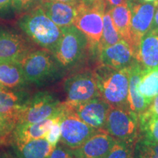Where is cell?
<instances>
[{
  "label": "cell",
  "mask_w": 158,
  "mask_h": 158,
  "mask_svg": "<svg viewBox=\"0 0 158 158\" xmlns=\"http://www.w3.org/2000/svg\"><path fill=\"white\" fill-rule=\"evenodd\" d=\"M15 125L16 122L0 114V144H7L13 141Z\"/></svg>",
  "instance_id": "cell-27"
},
{
  "label": "cell",
  "mask_w": 158,
  "mask_h": 158,
  "mask_svg": "<svg viewBox=\"0 0 158 158\" xmlns=\"http://www.w3.org/2000/svg\"><path fill=\"white\" fill-rule=\"evenodd\" d=\"M109 10L114 24L118 34L120 35L122 40L127 42L133 48V40H132L131 30H130L131 11L128 1L127 2L116 6Z\"/></svg>",
  "instance_id": "cell-22"
},
{
  "label": "cell",
  "mask_w": 158,
  "mask_h": 158,
  "mask_svg": "<svg viewBox=\"0 0 158 158\" xmlns=\"http://www.w3.org/2000/svg\"><path fill=\"white\" fill-rule=\"evenodd\" d=\"M20 63L27 82L38 86L54 82L60 75L61 65L54 54L45 49L30 51Z\"/></svg>",
  "instance_id": "cell-3"
},
{
  "label": "cell",
  "mask_w": 158,
  "mask_h": 158,
  "mask_svg": "<svg viewBox=\"0 0 158 158\" xmlns=\"http://www.w3.org/2000/svg\"><path fill=\"white\" fill-rule=\"evenodd\" d=\"M139 138L158 143V116L153 115L148 110L138 114Z\"/></svg>",
  "instance_id": "cell-24"
},
{
  "label": "cell",
  "mask_w": 158,
  "mask_h": 158,
  "mask_svg": "<svg viewBox=\"0 0 158 158\" xmlns=\"http://www.w3.org/2000/svg\"><path fill=\"white\" fill-rule=\"evenodd\" d=\"M134 155L143 158H158V143L139 138L135 143Z\"/></svg>",
  "instance_id": "cell-26"
},
{
  "label": "cell",
  "mask_w": 158,
  "mask_h": 158,
  "mask_svg": "<svg viewBox=\"0 0 158 158\" xmlns=\"http://www.w3.org/2000/svg\"><path fill=\"white\" fill-rule=\"evenodd\" d=\"M122 40V38L114 24L110 10L106 9L103 15V29H102L101 40L99 45L98 51L106 47L116 44Z\"/></svg>",
  "instance_id": "cell-25"
},
{
  "label": "cell",
  "mask_w": 158,
  "mask_h": 158,
  "mask_svg": "<svg viewBox=\"0 0 158 158\" xmlns=\"http://www.w3.org/2000/svg\"><path fill=\"white\" fill-rule=\"evenodd\" d=\"M147 110H149L150 113L152 114L153 115L158 116V95L153 99L152 101L149 104V107L147 108Z\"/></svg>",
  "instance_id": "cell-32"
},
{
  "label": "cell",
  "mask_w": 158,
  "mask_h": 158,
  "mask_svg": "<svg viewBox=\"0 0 158 158\" xmlns=\"http://www.w3.org/2000/svg\"><path fill=\"white\" fill-rule=\"evenodd\" d=\"M64 87L67 94L64 103L70 108L100 97L95 74L89 70L69 77L65 81Z\"/></svg>",
  "instance_id": "cell-8"
},
{
  "label": "cell",
  "mask_w": 158,
  "mask_h": 158,
  "mask_svg": "<svg viewBox=\"0 0 158 158\" xmlns=\"http://www.w3.org/2000/svg\"><path fill=\"white\" fill-rule=\"evenodd\" d=\"M37 0H13V8L18 12H23L30 8Z\"/></svg>",
  "instance_id": "cell-31"
},
{
  "label": "cell",
  "mask_w": 158,
  "mask_h": 158,
  "mask_svg": "<svg viewBox=\"0 0 158 158\" xmlns=\"http://www.w3.org/2000/svg\"><path fill=\"white\" fill-rule=\"evenodd\" d=\"M104 130L116 141L135 146L139 138L138 114L131 109L111 107Z\"/></svg>",
  "instance_id": "cell-7"
},
{
  "label": "cell",
  "mask_w": 158,
  "mask_h": 158,
  "mask_svg": "<svg viewBox=\"0 0 158 158\" xmlns=\"http://www.w3.org/2000/svg\"><path fill=\"white\" fill-rule=\"evenodd\" d=\"M99 54L100 62L102 65L115 70L129 68L137 61L133 48L124 40L101 49Z\"/></svg>",
  "instance_id": "cell-12"
},
{
  "label": "cell",
  "mask_w": 158,
  "mask_h": 158,
  "mask_svg": "<svg viewBox=\"0 0 158 158\" xmlns=\"http://www.w3.org/2000/svg\"><path fill=\"white\" fill-rule=\"evenodd\" d=\"M135 59L145 69L158 66V34L148 31L142 37Z\"/></svg>",
  "instance_id": "cell-19"
},
{
  "label": "cell",
  "mask_w": 158,
  "mask_h": 158,
  "mask_svg": "<svg viewBox=\"0 0 158 158\" xmlns=\"http://www.w3.org/2000/svg\"><path fill=\"white\" fill-rule=\"evenodd\" d=\"M138 88L149 106L153 99L158 95V66L151 69L143 68Z\"/></svg>",
  "instance_id": "cell-23"
},
{
  "label": "cell",
  "mask_w": 158,
  "mask_h": 158,
  "mask_svg": "<svg viewBox=\"0 0 158 158\" xmlns=\"http://www.w3.org/2000/svg\"><path fill=\"white\" fill-rule=\"evenodd\" d=\"M116 140L105 130H100L80 147L72 150L75 158H106Z\"/></svg>",
  "instance_id": "cell-14"
},
{
  "label": "cell",
  "mask_w": 158,
  "mask_h": 158,
  "mask_svg": "<svg viewBox=\"0 0 158 158\" xmlns=\"http://www.w3.org/2000/svg\"><path fill=\"white\" fill-rule=\"evenodd\" d=\"M19 28L34 42L53 53L58 44L62 31L38 5L25 13L18 21Z\"/></svg>",
  "instance_id": "cell-1"
},
{
  "label": "cell",
  "mask_w": 158,
  "mask_h": 158,
  "mask_svg": "<svg viewBox=\"0 0 158 158\" xmlns=\"http://www.w3.org/2000/svg\"><path fill=\"white\" fill-rule=\"evenodd\" d=\"M62 35L54 56L63 68H70L78 63L86 52L88 40L74 25L61 28Z\"/></svg>",
  "instance_id": "cell-6"
},
{
  "label": "cell",
  "mask_w": 158,
  "mask_h": 158,
  "mask_svg": "<svg viewBox=\"0 0 158 158\" xmlns=\"http://www.w3.org/2000/svg\"><path fill=\"white\" fill-rule=\"evenodd\" d=\"M45 13L60 28L73 25L76 17V6L71 4L48 2L41 3Z\"/></svg>",
  "instance_id": "cell-18"
},
{
  "label": "cell",
  "mask_w": 158,
  "mask_h": 158,
  "mask_svg": "<svg viewBox=\"0 0 158 158\" xmlns=\"http://www.w3.org/2000/svg\"><path fill=\"white\" fill-rule=\"evenodd\" d=\"M131 11V30L133 49L136 56L141 40L151 28L158 0L145 2L141 0H128Z\"/></svg>",
  "instance_id": "cell-10"
},
{
  "label": "cell",
  "mask_w": 158,
  "mask_h": 158,
  "mask_svg": "<svg viewBox=\"0 0 158 158\" xmlns=\"http://www.w3.org/2000/svg\"><path fill=\"white\" fill-rule=\"evenodd\" d=\"M48 158H75L72 149L62 145L56 146Z\"/></svg>",
  "instance_id": "cell-30"
},
{
  "label": "cell",
  "mask_w": 158,
  "mask_h": 158,
  "mask_svg": "<svg viewBox=\"0 0 158 158\" xmlns=\"http://www.w3.org/2000/svg\"><path fill=\"white\" fill-rule=\"evenodd\" d=\"M76 17L73 25L88 40L89 48L98 50L103 29V15L106 10L105 0L85 2L82 0L76 6Z\"/></svg>",
  "instance_id": "cell-4"
},
{
  "label": "cell",
  "mask_w": 158,
  "mask_h": 158,
  "mask_svg": "<svg viewBox=\"0 0 158 158\" xmlns=\"http://www.w3.org/2000/svg\"><path fill=\"white\" fill-rule=\"evenodd\" d=\"M68 106L61 102L56 96L48 91H43L31 96L20 114L17 124H30L49 118L62 115Z\"/></svg>",
  "instance_id": "cell-5"
},
{
  "label": "cell",
  "mask_w": 158,
  "mask_h": 158,
  "mask_svg": "<svg viewBox=\"0 0 158 158\" xmlns=\"http://www.w3.org/2000/svg\"><path fill=\"white\" fill-rule=\"evenodd\" d=\"M1 87H2V86H1V85H0V88H1Z\"/></svg>",
  "instance_id": "cell-41"
},
{
  "label": "cell",
  "mask_w": 158,
  "mask_h": 158,
  "mask_svg": "<svg viewBox=\"0 0 158 158\" xmlns=\"http://www.w3.org/2000/svg\"><path fill=\"white\" fill-rule=\"evenodd\" d=\"M54 148L45 138L13 146L18 158H48Z\"/></svg>",
  "instance_id": "cell-21"
},
{
  "label": "cell",
  "mask_w": 158,
  "mask_h": 158,
  "mask_svg": "<svg viewBox=\"0 0 158 158\" xmlns=\"http://www.w3.org/2000/svg\"><path fill=\"white\" fill-rule=\"evenodd\" d=\"M149 31L158 34V7H157V9H156L152 23L151 28H150Z\"/></svg>",
  "instance_id": "cell-34"
},
{
  "label": "cell",
  "mask_w": 158,
  "mask_h": 158,
  "mask_svg": "<svg viewBox=\"0 0 158 158\" xmlns=\"http://www.w3.org/2000/svg\"><path fill=\"white\" fill-rule=\"evenodd\" d=\"M62 115L59 116L55 120V122L53 123L52 125L51 126L50 129L47 132L46 135L45 136V138L49 142L51 145H52L54 147H56L57 143L61 139V122H62Z\"/></svg>",
  "instance_id": "cell-29"
},
{
  "label": "cell",
  "mask_w": 158,
  "mask_h": 158,
  "mask_svg": "<svg viewBox=\"0 0 158 158\" xmlns=\"http://www.w3.org/2000/svg\"><path fill=\"white\" fill-rule=\"evenodd\" d=\"M143 68L135 61L129 68V102L130 108L136 114H140L147 110L149 105L138 91V84Z\"/></svg>",
  "instance_id": "cell-20"
},
{
  "label": "cell",
  "mask_w": 158,
  "mask_h": 158,
  "mask_svg": "<svg viewBox=\"0 0 158 158\" xmlns=\"http://www.w3.org/2000/svg\"><path fill=\"white\" fill-rule=\"evenodd\" d=\"M33 50L21 35L10 31L0 30V59L21 62L26 55Z\"/></svg>",
  "instance_id": "cell-13"
},
{
  "label": "cell",
  "mask_w": 158,
  "mask_h": 158,
  "mask_svg": "<svg viewBox=\"0 0 158 158\" xmlns=\"http://www.w3.org/2000/svg\"><path fill=\"white\" fill-rule=\"evenodd\" d=\"M13 7V0H0V13L8 10Z\"/></svg>",
  "instance_id": "cell-33"
},
{
  "label": "cell",
  "mask_w": 158,
  "mask_h": 158,
  "mask_svg": "<svg viewBox=\"0 0 158 158\" xmlns=\"http://www.w3.org/2000/svg\"><path fill=\"white\" fill-rule=\"evenodd\" d=\"M110 108L107 102L98 97L71 109L88 125L98 130H104Z\"/></svg>",
  "instance_id": "cell-11"
},
{
  "label": "cell",
  "mask_w": 158,
  "mask_h": 158,
  "mask_svg": "<svg viewBox=\"0 0 158 158\" xmlns=\"http://www.w3.org/2000/svg\"><path fill=\"white\" fill-rule=\"evenodd\" d=\"M129 68L115 70L102 64L94 71L100 97L110 107L130 109Z\"/></svg>",
  "instance_id": "cell-2"
},
{
  "label": "cell",
  "mask_w": 158,
  "mask_h": 158,
  "mask_svg": "<svg viewBox=\"0 0 158 158\" xmlns=\"http://www.w3.org/2000/svg\"><path fill=\"white\" fill-rule=\"evenodd\" d=\"M58 116L47 118L35 124H16L13 133L12 143L13 146L21 145L31 140L45 138L47 132Z\"/></svg>",
  "instance_id": "cell-16"
},
{
  "label": "cell",
  "mask_w": 158,
  "mask_h": 158,
  "mask_svg": "<svg viewBox=\"0 0 158 158\" xmlns=\"http://www.w3.org/2000/svg\"><path fill=\"white\" fill-rule=\"evenodd\" d=\"M27 81L23 74L21 63L0 59V85L10 89H23Z\"/></svg>",
  "instance_id": "cell-17"
},
{
  "label": "cell",
  "mask_w": 158,
  "mask_h": 158,
  "mask_svg": "<svg viewBox=\"0 0 158 158\" xmlns=\"http://www.w3.org/2000/svg\"><path fill=\"white\" fill-rule=\"evenodd\" d=\"M99 130L83 122L68 106L61 122L60 141L65 147L73 150L80 147Z\"/></svg>",
  "instance_id": "cell-9"
},
{
  "label": "cell",
  "mask_w": 158,
  "mask_h": 158,
  "mask_svg": "<svg viewBox=\"0 0 158 158\" xmlns=\"http://www.w3.org/2000/svg\"><path fill=\"white\" fill-rule=\"evenodd\" d=\"M83 2H92L94 1V0H82Z\"/></svg>",
  "instance_id": "cell-39"
},
{
  "label": "cell",
  "mask_w": 158,
  "mask_h": 158,
  "mask_svg": "<svg viewBox=\"0 0 158 158\" xmlns=\"http://www.w3.org/2000/svg\"><path fill=\"white\" fill-rule=\"evenodd\" d=\"M134 149V145L116 141L106 158H133Z\"/></svg>",
  "instance_id": "cell-28"
},
{
  "label": "cell",
  "mask_w": 158,
  "mask_h": 158,
  "mask_svg": "<svg viewBox=\"0 0 158 158\" xmlns=\"http://www.w3.org/2000/svg\"><path fill=\"white\" fill-rule=\"evenodd\" d=\"M106 4V9H110L116 6L120 5L124 2H127L128 0H105Z\"/></svg>",
  "instance_id": "cell-35"
},
{
  "label": "cell",
  "mask_w": 158,
  "mask_h": 158,
  "mask_svg": "<svg viewBox=\"0 0 158 158\" xmlns=\"http://www.w3.org/2000/svg\"><path fill=\"white\" fill-rule=\"evenodd\" d=\"M141 1L145 2H152L156 1V0H141Z\"/></svg>",
  "instance_id": "cell-38"
},
{
  "label": "cell",
  "mask_w": 158,
  "mask_h": 158,
  "mask_svg": "<svg viewBox=\"0 0 158 158\" xmlns=\"http://www.w3.org/2000/svg\"><path fill=\"white\" fill-rule=\"evenodd\" d=\"M2 158H15V157H13V156H11V155H7V154H6V155H4Z\"/></svg>",
  "instance_id": "cell-37"
},
{
  "label": "cell",
  "mask_w": 158,
  "mask_h": 158,
  "mask_svg": "<svg viewBox=\"0 0 158 158\" xmlns=\"http://www.w3.org/2000/svg\"><path fill=\"white\" fill-rule=\"evenodd\" d=\"M133 158H143V157H139V156H137V155H134V157H133Z\"/></svg>",
  "instance_id": "cell-40"
},
{
  "label": "cell",
  "mask_w": 158,
  "mask_h": 158,
  "mask_svg": "<svg viewBox=\"0 0 158 158\" xmlns=\"http://www.w3.org/2000/svg\"><path fill=\"white\" fill-rule=\"evenodd\" d=\"M41 3L43 2H59L68 3L71 4V5H77L81 2V0H40Z\"/></svg>",
  "instance_id": "cell-36"
},
{
  "label": "cell",
  "mask_w": 158,
  "mask_h": 158,
  "mask_svg": "<svg viewBox=\"0 0 158 158\" xmlns=\"http://www.w3.org/2000/svg\"><path fill=\"white\" fill-rule=\"evenodd\" d=\"M27 91L0 88V114L18 122L20 114L31 98Z\"/></svg>",
  "instance_id": "cell-15"
}]
</instances>
